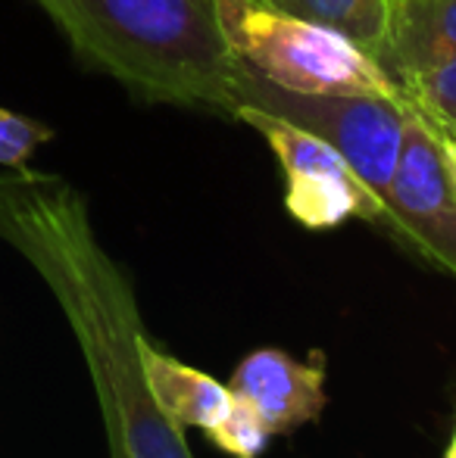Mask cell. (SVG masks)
Listing matches in <instances>:
<instances>
[{"label":"cell","mask_w":456,"mask_h":458,"mask_svg":"<svg viewBox=\"0 0 456 458\" xmlns=\"http://www.w3.org/2000/svg\"><path fill=\"white\" fill-rule=\"evenodd\" d=\"M69 47L147 103L235 115L237 88L216 0H35Z\"/></svg>","instance_id":"obj_2"},{"label":"cell","mask_w":456,"mask_h":458,"mask_svg":"<svg viewBox=\"0 0 456 458\" xmlns=\"http://www.w3.org/2000/svg\"><path fill=\"white\" fill-rule=\"evenodd\" d=\"M54 138L44 122H35L29 115H16L10 109H0V165L6 169H22L41 144Z\"/></svg>","instance_id":"obj_13"},{"label":"cell","mask_w":456,"mask_h":458,"mask_svg":"<svg viewBox=\"0 0 456 458\" xmlns=\"http://www.w3.org/2000/svg\"><path fill=\"white\" fill-rule=\"evenodd\" d=\"M228 50L247 72L294 94L403 100L378 56L331 25L275 10L266 0H216Z\"/></svg>","instance_id":"obj_3"},{"label":"cell","mask_w":456,"mask_h":458,"mask_svg":"<svg viewBox=\"0 0 456 458\" xmlns=\"http://www.w3.org/2000/svg\"><path fill=\"white\" fill-rule=\"evenodd\" d=\"M207 437L231 458H260L272 443V434L260 421V415L237 396H231L228 415L213 430H207Z\"/></svg>","instance_id":"obj_12"},{"label":"cell","mask_w":456,"mask_h":458,"mask_svg":"<svg viewBox=\"0 0 456 458\" xmlns=\"http://www.w3.org/2000/svg\"><path fill=\"white\" fill-rule=\"evenodd\" d=\"M110 458H128L125 453H119V449H110Z\"/></svg>","instance_id":"obj_15"},{"label":"cell","mask_w":456,"mask_h":458,"mask_svg":"<svg viewBox=\"0 0 456 458\" xmlns=\"http://www.w3.org/2000/svg\"><path fill=\"white\" fill-rule=\"evenodd\" d=\"M235 119L260 131L272 147L285 172V209L291 212L294 222L310 231H329L344 225L347 218H363L384 228L382 199L359 182L350 163L329 140L247 103L235 109Z\"/></svg>","instance_id":"obj_5"},{"label":"cell","mask_w":456,"mask_h":458,"mask_svg":"<svg viewBox=\"0 0 456 458\" xmlns=\"http://www.w3.org/2000/svg\"><path fill=\"white\" fill-rule=\"evenodd\" d=\"M144 374L151 396L157 399L159 411L169 418L176 428H197L213 430L231 409V390L228 384L210 377L207 371L194 365H185L182 359L169 356L147 337L144 350Z\"/></svg>","instance_id":"obj_9"},{"label":"cell","mask_w":456,"mask_h":458,"mask_svg":"<svg viewBox=\"0 0 456 458\" xmlns=\"http://www.w3.org/2000/svg\"><path fill=\"white\" fill-rule=\"evenodd\" d=\"M384 231L456 277V157L409 106L384 191Z\"/></svg>","instance_id":"obj_6"},{"label":"cell","mask_w":456,"mask_h":458,"mask_svg":"<svg viewBox=\"0 0 456 458\" xmlns=\"http://www.w3.org/2000/svg\"><path fill=\"white\" fill-rule=\"evenodd\" d=\"M0 241L47 284L91 374L107 449L128 458H194L151 396L147 334L125 268L107 253L88 203L66 178L13 169L0 178Z\"/></svg>","instance_id":"obj_1"},{"label":"cell","mask_w":456,"mask_h":458,"mask_svg":"<svg viewBox=\"0 0 456 458\" xmlns=\"http://www.w3.org/2000/svg\"><path fill=\"white\" fill-rule=\"evenodd\" d=\"M403 103L456 153V56L400 81Z\"/></svg>","instance_id":"obj_10"},{"label":"cell","mask_w":456,"mask_h":458,"mask_svg":"<svg viewBox=\"0 0 456 458\" xmlns=\"http://www.w3.org/2000/svg\"><path fill=\"white\" fill-rule=\"evenodd\" d=\"M235 88L237 106L247 103L266 109L329 140L384 206V191L400 157L407 103L357 94H294L256 79L241 63L235 69Z\"/></svg>","instance_id":"obj_4"},{"label":"cell","mask_w":456,"mask_h":458,"mask_svg":"<svg viewBox=\"0 0 456 458\" xmlns=\"http://www.w3.org/2000/svg\"><path fill=\"white\" fill-rule=\"evenodd\" d=\"M231 396L244 399L260 415L269 434H294L304 424L319 421L325 403V359L310 362L288 356L285 350H254L244 356L228 377Z\"/></svg>","instance_id":"obj_7"},{"label":"cell","mask_w":456,"mask_h":458,"mask_svg":"<svg viewBox=\"0 0 456 458\" xmlns=\"http://www.w3.org/2000/svg\"><path fill=\"white\" fill-rule=\"evenodd\" d=\"M275 10L291 16H304L313 22L331 25V29L350 35L363 47L375 54L384 31V0H266Z\"/></svg>","instance_id":"obj_11"},{"label":"cell","mask_w":456,"mask_h":458,"mask_svg":"<svg viewBox=\"0 0 456 458\" xmlns=\"http://www.w3.org/2000/svg\"><path fill=\"white\" fill-rule=\"evenodd\" d=\"M444 458H456V428H453V437H451V446H447Z\"/></svg>","instance_id":"obj_14"},{"label":"cell","mask_w":456,"mask_h":458,"mask_svg":"<svg viewBox=\"0 0 456 458\" xmlns=\"http://www.w3.org/2000/svg\"><path fill=\"white\" fill-rule=\"evenodd\" d=\"M375 56L397 85L456 56V0H384Z\"/></svg>","instance_id":"obj_8"}]
</instances>
